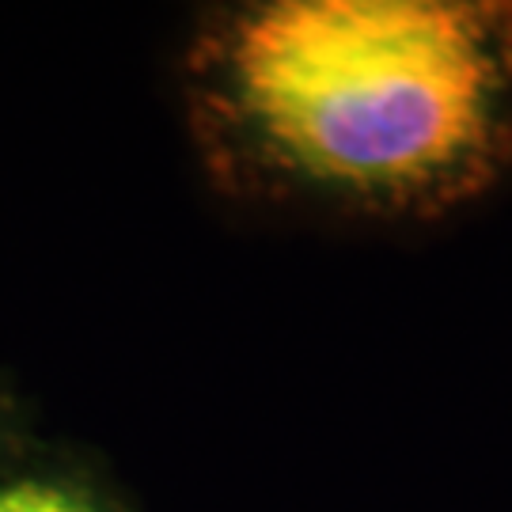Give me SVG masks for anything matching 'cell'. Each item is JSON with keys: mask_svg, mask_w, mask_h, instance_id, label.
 <instances>
[{"mask_svg": "<svg viewBox=\"0 0 512 512\" xmlns=\"http://www.w3.org/2000/svg\"><path fill=\"white\" fill-rule=\"evenodd\" d=\"M205 164L262 198L433 217L512 164V0H274L186 57Z\"/></svg>", "mask_w": 512, "mask_h": 512, "instance_id": "cell-1", "label": "cell"}, {"mask_svg": "<svg viewBox=\"0 0 512 512\" xmlns=\"http://www.w3.org/2000/svg\"><path fill=\"white\" fill-rule=\"evenodd\" d=\"M0 512H92V505L50 482H16L0 486Z\"/></svg>", "mask_w": 512, "mask_h": 512, "instance_id": "cell-2", "label": "cell"}]
</instances>
